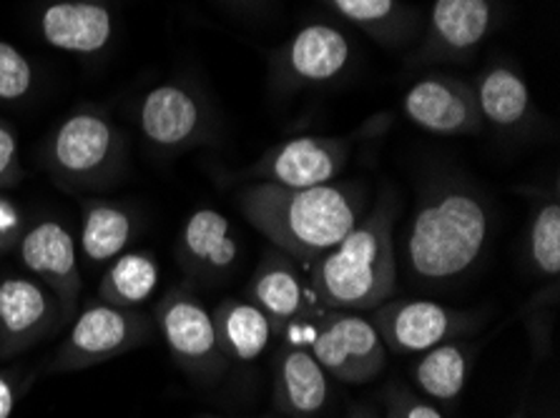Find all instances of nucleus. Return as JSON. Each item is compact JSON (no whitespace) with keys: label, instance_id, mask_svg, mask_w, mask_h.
Here are the masks:
<instances>
[{"label":"nucleus","instance_id":"f257e3e1","mask_svg":"<svg viewBox=\"0 0 560 418\" xmlns=\"http://www.w3.org/2000/svg\"><path fill=\"white\" fill-rule=\"evenodd\" d=\"M493 203L470 178L435 174L420 186L397 261L415 284L443 286L463 278L486 255Z\"/></svg>","mask_w":560,"mask_h":418},{"label":"nucleus","instance_id":"f03ea898","mask_svg":"<svg viewBox=\"0 0 560 418\" xmlns=\"http://www.w3.org/2000/svg\"><path fill=\"white\" fill-rule=\"evenodd\" d=\"M236 203L275 249L310 271L358 226L368 211V189L358 181H332L312 189L249 183L236 193Z\"/></svg>","mask_w":560,"mask_h":418},{"label":"nucleus","instance_id":"7ed1b4c3","mask_svg":"<svg viewBox=\"0 0 560 418\" xmlns=\"http://www.w3.org/2000/svg\"><path fill=\"white\" fill-rule=\"evenodd\" d=\"M400 195L382 191L350 234L307 271L310 288L322 309L372 311L397 291L395 228Z\"/></svg>","mask_w":560,"mask_h":418},{"label":"nucleus","instance_id":"20e7f679","mask_svg":"<svg viewBox=\"0 0 560 418\" xmlns=\"http://www.w3.org/2000/svg\"><path fill=\"white\" fill-rule=\"evenodd\" d=\"M126 139L106 110L75 108L54 128L46 143V166L63 189H93L121 174Z\"/></svg>","mask_w":560,"mask_h":418},{"label":"nucleus","instance_id":"39448f33","mask_svg":"<svg viewBox=\"0 0 560 418\" xmlns=\"http://www.w3.org/2000/svg\"><path fill=\"white\" fill-rule=\"evenodd\" d=\"M389 123L393 116L382 114L347 135H296L261 153L247 170H242V178L254 183L284 186V189L332 183L350 164L354 148L362 141L385 133Z\"/></svg>","mask_w":560,"mask_h":418},{"label":"nucleus","instance_id":"423d86ee","mask_svg":"<svg viewBox=\"0 0 560 418\" xmlns=\"http://www.w3.org/2000/svg\"><path fill=\"white\" fill-rule=\"evenodd\" d=\"M307 336H300L310 346L327 377L342 383H368L377 379L387 363V348L372 326L370 315L360 311L317 309L302 319Z\"/></svg>","mask_w":560,"mask_h":418},{"label":"nucleus","instance_id":"0eeeda50","mask_svg":"<svg viewBox=\"0 0 560 418\" xmlns=\"http://www.w3.org/2000/svg\"><path fill=\"white\" fill-rule=\"evenodd\" d=\"M352 58V40L339 25L304 23L271 56V85L282 93L327 88L345 79Z\"/></svg>","mask_w":560,"mask_h":418},{"label":"nucleus","instance_id":"6e6552de","mask_svg":"<svg viewBox=\"0 0 560 418\" xmlns=\"http://www.w3.org/2000/svg\"><path fill=\"white\" fill-rule=\"evenodd\" d=\"M370 321L387 351L402 356L425 354L445 341L475 334L486 323V313L453 309L425 298H402L380 303L370 311Z\"/></svg>","mask_w":560,"mask_h":418},{"label":"nucleus","instance_id":"1a4fd4ad","mask_svg":"<svg viewBox=\"0 0 560 418\" xmlns=\"http://www.w3.org/2000/svg\"><path fill=\"white\" fill-rule=\"evenodd\" d=\"M136 121L151 148L182 153L209 141L214 133V108L194 83L166 81L141 98Z\"/></svg>","mask_w":560,"mask_h":418},{"label":"nucleus","instance_id":"9d476101","mask_svg":"<svg viewBox=\"0 0 560 418\" xmlns=\"http://www.w3.org/2000/svg\"><path fill=\"white\" fill-rule=\"evenodd\" d=\"M149 319L136 309L93 301L79 313L50 361V371H81L133 351L149 338Z\"/></svg>","mask_w":560,"mask_h":418},{"label":"nucleus","instance_id":"9b49d317","mask_svg":"<svg viewBox=\"0 0 560 418\" xmlns=\"http://www.w3.org/2000/svg\"><path fill=\"white\" fill-rule=\"evenodd\" d=\"M156 326L179 369L199 381H217L226 369L214 315L189 288H172L156 306Z\"/></svg>","mask_w":560,"mask_h":418},{"label":"nucleus","instance_id":"f8f14e48","mask_svg":"<svg viewBox=\"0 0 560 418\" xmlns=\"http://www.w3.org/2000/svg\"><path fill=\"white\" fill-rule=\"evenodd\" d=\"M498 15L495 0H432L412 65L468 61L495 31Z\"/></svg>","mask_w":560,"mask_h":418},{"label":"nucleus","instance_id":"ddd939ff","mask_svg":"<svg viewBox=\"0 0 560 418\" xmlns=\"http://www.w3.org/2000/svg\"><path fill=\"white\" fill-rule=\"evenodd\" d=\"M407 121L432 135H472L482 128L472 83L447 73H425L402 96Z\"/></svg>","mask_w":560,"mask_h":418},{"label":"nucleus","instance_id":"4468645a","mask_svg":"<svg viewBox=\"0 0 560 418\" xmlns=\"http://www.w3.org/2000/svg\"><path fill=\"white\" fill-rule=\"evenodd\" d=\"M21 263L38 280H44L48 291L58 298L63 315L75 309L81 294L79 249L61 220L44 218L25 230L19 241Z\"/></svg>","mask_w":560,"mask_h":418},{"label":"nucleus","instance_id":"2eb2a0df","mask_svg":"<svg viewBox=\"0 0 560 418\" xmlns=\"http://www.w3.org/2000/svg\"><path fill=\"white\" fill-rule=\"evenodd\" d=\"M58 298L38 280L5 276L0 280V358L23 354L61 321Z\"/></svg>","mask_w":560,"mask_h":418},{"label":"nucleus","instance_id":"dca6fc26","mask_svg":"<svg viewBox=\"0 0 560 418\" xmlns=\"http://www.w3.org/2000/svg\"><path fill=\"white\" fill-rule=\"evenodd\" d=\"M247 298L259 311H265L277 334H284L294 321L322 309L310 288V278L302 276V266H296L290 255L275 246L254 268Z\"/></svg>","mask_w":560,"mask_h":418},{"label":"nucleus","instance_id":"f3484780","mask_svg":"<svg viewBox=\"0 0 560 418\" xmlns=\"http://www.w3.org/2000/svg\"><path fill=\"white\" fill-rule=\"evenodd\" d=\"M38 33L63 53L96 56L114 40V8L106 0H46L38 11Z\"/></svg>","mask_w":560,"mask_h":418},{"label":"nucleus","instance_id":"a211bd4d","mask_svg":"<svg viewBox=\"0 0 560 418\" xmlns=\"http://www.w3.org/2000/svg\"><path fill=\"white\" fill-rule=\"evenodd\" d=\"M240 253V236L222 211L197 208L184 220L176 259L189 276L199 280L224 278L236 266Z\"/></svg>","mask_w":560,"mask_h":418},{"label":"nucleus","instance_id":"6ab92c4d","mask_svg":"<svg viewBox=\"0 0 560 418\" xmlns=\"http://www.w3.org/2000/svg\"><path fill=\"white\" fill-rule=\"evenodd\" d=\"M472 93L480 121L500 133L525 135L540 121L528 81L511 63L495 61L482 68L472 83Z\"/></svg>","mask_w":560,"mask_h":418},{"label":"nucleus","instance_id":"aec40b11","mask_svg":"<svg viewBox=\"0 0 560 418\" xmlns=\"http://www.w3.org/2000/svg\"><path fill=\"white\" fill-rule=\"evenodd\" d=\"M327 401V371L312 356L310 346L290 334L275 356V408L287 418H314L322 414Z\"/></svg>","mask_w":560,"mask_h":418},{"label":"nucleus","instance_id":"412c9836","mask_svg":"<svg viewBox=\"0 0 560 418\" xmlns=\"http://www.w3.org/2000/svg\"><path fill=\"white\" fill-rule=\"evenodd\" d=\"M329 11L385 48H400L418 36L422 15L405 0H325Z\"/></svg>","mask_w":560,"mask_h":418},{"label":"nucleus","instance_id":"4be33fe9","mask_svg":"<svg viewBox=\"0 0 560 418\" xmlns=\"http://www.w3.org/2000/svg\"><path fill=\"white\" fill-rule=\"evenodd\" d=\"M211 315H214L219 348L226 361H257L269 348L271 336L277 334L265 311H259L249 298H226Z\"/></svg>","mask_w":560,"mask_h":418},{"label":"nucleus","instance_id":"5701e85b","mask_svg":"<svg viewBox=\"0 0 560 418\" xmlns=\"http://www.w3.org/2000/svg\"><path fill=\"white\" fill-rule=\"evenodd\" d=\"M136 236L133 213L121 203L93 199L83 203L79 246L91 263H108L121 255Z\"/></svg>","mask_w":560,"mask_h":418},{"label":"nucleus","instance_id":"b1692460","mask_svg":"<svg viewBox=\"0 0 560 418\" xmlns=\"http://www.w3.org/2000/svg\"><path fill=\"white\" fill-rule=\"evenodd\" d=\"M475 361V346L463 344L460 338L445 341L435 348H430L415 363V383L422 394L438 401H455L463 394L470 381Z\"/></svg>","mask_w":560,"mask_h":418},{"label":"nucleus","instance_id":"393cba45","mask_svg":"<svg viewBox=\"0 0 560 418\" xmlns=\"http://www.w3.org/2000/svg\"><path fill=\"white\" fill-rule=\"evenodd\" d=\"M159 286V263L151 253L124 251L108 261V268L98 284V298L121 309H139L154 296Z\"/></svg>","mask_w":560,"mask_h":418},{"label":"nucleus","instance_id":"a878e982","mask_svg":"<svg viewBox=\"0 0 560 418\" xmlns=\"http://www.w3.org/2000/svg\"><path fill=\"white\" fill-rule=\"evenodd\" d=\"M528 263L542 278L560 276V201L558 186L533 211L528 224Z\"/></svg>","mask_w":560,"mask_h":418},{"label":"nucleus","instance_id":"bb28decb","mask_svg":"<svg viewBox=\"0 0 560 418\" xmlns=\"http://www.w3.org/2000/svg\"><path fill=\"white\" fill-rule=\"evenodd\" d=\"M33 85H36V68L28 56L13 43L0 40V104H19L28 98Z\"/></svg>","mask_w":560,"mask_h":418},{"label":"nucleus","instance_id":"cd10ccee","mask_svg":"<svg viewBox=\"0 0 560 418\" xmlns=\"http://www.w3.org/2000/svg\"><path fill=\"white\" fill-rule=\"evenodd\" d=\"M385 418H445L435 406L420 398L402 383H389L385 391Z\"/></svg>","mask_w":560,"mask_h":418},{"label":"nucleus","instance_id":"c85d7f7f","mask_svg":"<svg viewBox=\"0 0 560 418\" xmlns=\"http://www.w3.org/2000/svg\"><path fill=\"white\" fill-rule=\"evenodd\" d=\"M21 158H19V139L13 128L0 121V189H11L21 181Z\"/></svg>","mask_w":560,"mask_h":418},{"label":"nucleus","instance_id":"c756f323","mask_svg":"<svg viewBox=\"0 0 560 418\" xmlns=\"http://www.w3.org/2000/svg\"><path fill=\"white\" fill-rule=\"evenodd\" d=\"M15 398H19V386L8 373L0 371V418H11L15 408Z\"/></svg>","mask_w":560,"mask_h":418},{"label":"nucleus","instance_id":"7c9ffc66","mask_svg":"<svg viewBox=\"0 0 560 418\" xmlns=\"http://www.w3.org/2000/svg\"><path fill=\"white\" fill-rule=\"evenodd\" d=\"M347 418H377V416L372 414L370 408H362V406H358V408H352V414L347 416Z\"/></svg>","mask_w":560,"mask_h":418},{"label":"nucleus","instance_id":"2f4dec72","mask_svg":"<svg viewBox=\"0 0 560 418\" xmlns=\"http://www.w3.org/2000/svg\"><path fill=\"white\" fill-rule=\"evenodd\" d=\"M229 3H234V5H252V3H257V0H229Z\"/></svg>","mask_w":560,"mask_h":418},{"label":"nucleus","instance_id":"473e14b6","mask_svg":"<svg viewBox=\"0 0 560 418\" xmlns=\"http://www.w3.org/2000/svg\"><path fill=\"white\" fill-rule=\"evenodd\" d=\"M511 418H525L523 414H515V416H511Z\"/></svg>","mask_w":560,"mask_h":418},{"label":"nucleus","instance_id":"72a5a7b5","mask_svg":"<svg viewBox=\"0 0 560 418\" xmlns=\"http://www.w3.org/2000/svg\"><path fill=\"white\" fill-rule=\"evenodd\" d=\"M207 418H226V416H207ZM261 418V416H259Z\"/></svg>","mask_w":560,"mask_h":418}]
</instances>
